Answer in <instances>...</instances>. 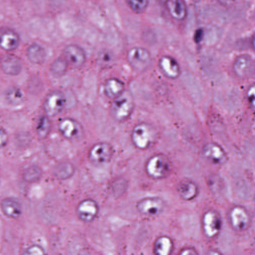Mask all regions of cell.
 Instances as JSON below:
<instances>
[{"mask_svg":"<svg viewBox=\"0 0 255 255\" xmlns=\"http://www.w3.org/2000/svg\"><path fill=\"white\" fill-rule=\"evenodd\" d=\"M158 136L157 131L154 126L147 123H141L134 127L131 134V140L137 148L145 150L156 142Z\"/></svg>","mask_w":255,"mask_h":255,"instance_id":"6da1fadb","label":"cell"},{"mask_svg":"<svg viewBox=\"0 0 255 255\" xmlns=\"http://www.w3.org/2000/svg\"><path fill=\"white\" fill-rule=\"evenodd\" d=\"M134 108L133 97L129 91L125 90L121 95L114 99L110 107V114L115 120L122 122L130 118Z\"/></svg>","mask_w":255,"mask_h":255,"instance_id":"7a4b0ae2","label":"cell"},{"mask_svg":"<svg viewBox=\"0 0 255 255\" xmlns=\"http://www.w3.org/2000/svg\"><path fill=\"white\" fill-rule=\"evenodd\" d=\"M171 170V163L165 156L157 155L151 157L147 162L146 170L148 175L155 179L167 177Z\"/></svg>","mask_w":255,"mask_h":255,"instance_id":"3957f363","label":"cell"},{"mask_svg":"<svg viewBox=\"0 0 255 255\" xmlns=\"http://www.w3.org/2000/svg\"><path fill=\"white\" fill-rule=\"evenodd\" d=\"M127 60L132 68L137 72L146 70L151 63V56L146 49L141 47L131 49L127 54Z\"/></svg>","mask_w":255,"mask_h":255,"instance_id":"277c9868","label":"cell"},{"mask_svg":"<svg viewBox=\"0 0 255 255\" xmlns=\"http://www.w3.org/2000/svg\"><path fill=\"white\" fill-rule=\"evenodd\" d=\"M65 104L66 99L64 93L59 90H55L46 96L44 109L48 117H55L63 111Z\"/></svg>","mask_w":255,"mask_h":255,"instance_id":"5b68a950","label":"cell"},{"mask_svg":"<svg viewBox=\"0 0 255 255\" xmlns=\"http://www.w3.org/2000/svg\"><path fill=\"white\" fill-rule=\"evenodd\" d=\"M113 153L112 147L107 143L94 145L89 153L90 162L97 166L104 165L110 161Z\"/></svg>","mask_w":255,"mask_h":255,"instance_id":"8992f818","label":"cell"},{"mask_svg":"<svg viewBox=\"0 0 255 255\" xmlns=\"http://www.w3.org/2000/svg\"><path fill=\"white\" fill-rule=\"evenodd\" d=\"M59 130L62 135L68 140L80 138L83 134V129L77 121L69 118L61 120L58 124Z\"/></svg>","mask_w":255,"mask_h":255,"instance_id":"52a82bcc","label":"cell"},{"mask_svg":"<svg viewBox=\"0 0 255 255\" xmlns=\"http://www.w3.org/2000/svg\"><path fill=\"white\" fill-rule=\"evenodd\" d=\"M222 226V220L219 214L215 210L206 212L202 218V227L204 234L209 238L216 236Z\"/></svg>","mask_w":255,"mask_h":255,"instance_id":"ba28073f","label":"cell"},{"mask_svg":"<svg viewBox=\"0 0 255 255\" xmlns=\"http://www.w3.org/2000/svg\"><path fill=\"white\" fill-rule=\"evenodd\" d=\"M63 58L68 65L78 68L85 63L86 57L84 50L76 45L67 46L63 51Z\"/></svg>","mask_w":255,"mask_h":255,"instance_id":"9c48e42d","label":"cell"},{"mask_svg":"<svg viewBox=\"0 0 255 255\" xmlns=\"http://www.w3.org/2000/svg\"><path fill=\"white\" fill-rule=\"evenodd\" d=\"M229 218L232 227L236 231H244L250 225V216L243 207L235 206L232 208L229 212Z\"/></svg>","mask_w":255,"mask_h":255,"instance_id":"30bf717a","label":"cell"},{"mask_svg":"<svg viewBox=\"0 0 255 255\" xmlns=\"http://www.w3.org/2000/svg\"><path fill=\"white\" fill-rule=\"evenodd\" d=\"M165 203L158 197H148L143 199L137 203V208L142 214L147 216H156L164 210Z\"/></svg>","mask_w":255,"mask_h":255,"instance_id":"8fae6325","label":"cell"},{"mask_svg":"<svg viewBox=\"0 0 255 255\" xmlns=\"http://www.w3.org/2000/svg\"><path fill=\"white\" fill-rule=\"evenodd\" d=\"M76 212L81 220L89 222L97 216L99 212V206L94 200L91 199H85L78 204Z\"/></svg>","mask_w":255,"mask_h":255,"instance_id":"7c38bea8","label":"cell"},{"mask_svg":"<svg viewBox=\"0 0 255 255\" xmlns=\"http://www.w3.org/2000/svg\"><path fill=\"white\" fill-rule=\"evenodd\" d=\"M202 154L206 160L215 165L223 164L227 160L226 155L223 149L215 143L205 145L203 148Z\"/></svg>","mask_w":255,"mask_h":255,"instance_id":"4fadbf2b","label":"cell"},{"mask_svg":"<svg viewBox=\"0 0 255 255\" xmlns=\"http://www.w3.org/2000/svg\"><path fill=\"white\" fill-rule=\"evenodd\" d=\"M19 44L20 38L15 31L7 28L0 29V47L12 51L16 50Z\"/></svg>","mask_w":255,"mask_h":255,"instance_id":"5bb4252c","label":"cell"},{"mask_svg":"<svg viewBox=\"0 0 255 255\" xmlns=\"http://www.w3.org/2000/svg\"><path fill=\"white\" fill-rule=\"evenodd\" d=\"M234 70L241 78L247 77L254 71V63L252 58L247 55L239 57L234 64Z\"/></svg>","mask_w":255,"mask_h":255,"instance_id":"9a60e30c","label":"cell"},{"mask_svg":"<svg viewBox=\"0 0 255 255\" xmlns=\"http://www.w3.org/2000/svg\"><path fill=\"white\" fill-rule=\"evenodd\" d=\"M170 15L175 20L183 21L187 16V7L184 0H165L164 2Z\"/></svg>","mask_w":255,"mask_h":255,"instance_id":"2e32d148","label":"cell"},{"mask_svg":"<svg viewBox=\"0 0 255 255\" xmlns=\"http://www.w3.org/2000/svg\"><path fill=\"white\" fill-rule=\"evenodd\" d=\"M159 66L164 74L169 78L176 79L180 75L181 68L179 64L170 56L163 57L160 60Z\"/></svg>","mask_w":255,"mask_h":255,"instance_id":"e0dca14e","label":"cell"},{"mask_svg":"<svg viewBox=\"0 0 255 255\" xmlns=\"http://www.w3.org/2000/svg\"><path fill=\"white\" fill-rule=\"evenodd\" d=\"M1 66L3 71L10 75H17L22 69L21 60L12 55L4 56L1 61Z\"/></svg>","mask_w":255,"mask_h":255,"instance_id":"ac0fdd59","label":"cell"},{"mask_svg":"<svg viewBox=\"0 0 255 255\" xmlns=\"http://www.w3.org/2000/svg\"><path fill=\"white\" fill-rule=\"evenodd\" d=\"M1 208L4 214L11 218H17L22 213V206L18 200L7 197L1 202Z\"/></svg>","mask_w":255,"mask_h":255,"instance_id":"d6986e66","label":"cell"},{"mask_svg":"<svg viewBox=\"0 0 255 255\" xmlns=\"http://www.w3.org/2000/svg\"><path fill=\"white\" fill-rule=\"evenodd\" d=\"M178 192L184 200H191L198 194V189L195 183L189 180H184L178 185Z\"/></svg>","mask_w":255,"mask_h":255,"instance_id":"ffe728a7","label":"cell"},{"mask_svg":"<svg viewBox=\"0 0 255 255\" xmlns=\"http://www.w3.org/2000/svg\"><path fill=\"white\" fill-rule=\"evenodd\" d=\"M125 90L124 83L116 78H109L104 85V92L106 96L114 99L121 95Z\"/></svg>","mask_w":255,"mask_h":255,"instance_id":"44dd1931","label":"cell"},{"mask_svg":"<svg viewBox=\"0 0 255 255\" xmlns=\"http://www.w3.org/2000/svg\"><path fill=\"white\" fill-rule=\"evenodd\" d=\"M173 249V243L167 236H161L158 238L154 246L155 253L159 255H169Z\"/></svg>","mask_w":255,"mask_h":255,"instance_id":"7402d4cb","label":"cell"},{"mask_svg":"<svg viewBox=\"0 0 255 255\" xmlns=\"http://www.w3.org/2000/svg\"><path fill=\"white\" fill-rule=\"evenodd\" d=\"M27 56L31 63L36 64H41L45 61L46 53L41 46L37 44H33L28 48Z\"/></svg>","mask_w":255,"mask_h":255,"instance_id":"603a6c76","label":"cell"},{"mask_svg":"<svg viewBox=\"0 0 255 255\" xmlns=\"http://www.w3.org/2000/svg\"><path fill=\"white\" fill-rule=\"evenodd\" d=\"M6 99L11 105H17L22 103L24 100V94L22 90L16 87H11L5 93Z\"/></svg>","mask_w":255,"mask_h":255,"instance_id":"cb8c5ba5","label":"cell"},{"mask_svg":"<svg viewBox=\"0 0 255 255\" xmlns=\"http://www.w3.org/2000/svg\"><path fill=\"white\" fill-rule=\"evenodd\" d=\"M51 128V121L48 116H43L39 119L36 131L39 137L44 139L49 135Z\"/></svg>","mask_w":255,"mask_h":255,"instance_id":"d4e9b609","label":"cell"},{"mask_svg":"<svg viewBox=\"0 0 255 255\" xmlns=\"http://www.w3.org/2000/svg\"><path fill=\"white\" fill-rule=\"evenodd\" d=\"M128 5L135 13H144L149 6V0H127Z\"/></svg>","mask_w":255,"mask_h":255,"instance_id":"484cf974","label":"cell"},{"mask_svg":"<svg viewBox=\"0 0 255 255\" xmlns=\"http://www.w3.org/2000/svg\"><path fill=\"white\" fill-rule=\"evenodd\" d=\"M67 66L68 64L62 58L54 62L51 65V70L55 76H62L65 73Z\"/></svg>","mask_w":255,"mask_h":255,"instance_id":"4316f807","label":"cell"},{"mask_svg":"<svg viewBox=\"0 0 255 255\" xmlns=\"http://www.w3.org/2000/svg\"><path fill=\"white\" fill-rule=\"evenodd\" d=\"M41 176V171L37 167H29L25 172L24 177L27 182H34L38 180Z\"/></svg>","mask_w":255,"mask_h":255,"instance_id":"83f0119b","label":"cell"},{"mask_svg":"<svg viewBox=\"0 0 255 255\" xmlns=\"http://www.w3.org/2000/svg\"><path fill=\"white\" fill-rule=\"evenodd\" d=\"M24 254L29 255H45V251L42 246L39 245H33L25 250Z\"/></svg>","mask_w":255,"mask_h":255,"instance_id":"f1b7e54d","label":"cell"},{"mask_svg":"<svg viewBox=\"0 0 255 255\" xmlns=\"http://www.w3.org/2000/svg\"><path fill=\"white\" fill-rule=\"evenodd\" d=\"M8 141V135L6 130L0 128V148L5 147Z\"/></svg>","mask_w":255,"mask_h":255,"instance_id":"f546056e","label":"cell"},{"mask_svg":"<svg viewBox=\"0 0 255 255\" xmlns=\"http://www.w3.org/2000/svg\"><path fill=\"white\" fill-rule=\"evenodd\" d=\"M248 97L251 106H254L255 101V86L253 85L250 87L248 91Z\"/></svg>","mask_w":255,"mask_h":255,"instance_id":"4dcf8cb0","label":"cell"},{"mask_svg":"<svg viewBox=\"0 0 255 255\" xmlns=\"http://www.w3.org/2000/svg\"><path fill=\"white\" fill-rule=\"evenodd\" d=\"M219 3L224 6H229L233 4L236 0H218Z\"/></svg>","mask_w":255,"mask_h":255,"instance_id":"1f68e13d","label":"cell"},{"mask_svg":"<svg viewBox=\"0 0 255 255\" xmlns=\"http://www.w3.org/2000/svg\"><path fill=\"white\" fill-rule=\"evenodd\" d=\"M181 255H195L197 254L196 251L192 248H186L183 249L180 253Z\"/></svg>","mask_w":255,"mask_h":255,"instance_id":"d6a6232c","label":"cell"},{"mask_svg":"<svg viewBox=\"0 0 255 255\" xmlns=\"http://www.w3.org/2000/svg\"><path fill=\"white\" fill-rule=\"evenodd\" d=\"M161 1H162L163 2H164V3L165 2V0H161Z\"/></svg>","mask_w":255,"mask_h":255,"instance_id":"836d02e7","label":"cell"}]
</instances>
